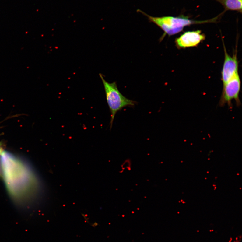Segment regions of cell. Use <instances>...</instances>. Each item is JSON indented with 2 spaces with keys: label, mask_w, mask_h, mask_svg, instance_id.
I'll return each mask as SVG.
<instances>
[{
  "label": "cell",
  "mask_w": 242,
  "mask_h": 242,
  "mask_svg": "<svg viewBox=\"0 0 242 242\" xmlns=\"http://www.w3.org/2000/svg\"><path fill=\"white\" fill-rule=\"evenodd\" d=\"M225 59L222 71V79L223 85L227 82L238 73V63L237 54L231 56L224 44Z\"/></svg>",
  "instance_id": "cell-6"
},
{
  "label": "cell",
  "mask_w": 242,
  "mask_h": 242,
  "mask_svg": "<svg viewBox=\"0 0 242 242\" xmlns=\"http://www.w3.org/2000/svg\"><path fill=\"white\" fill-rule=\"evenodd\" d=\"M205 38L201 30L186 32L176 39L175 43L179 48L195 47L204 40Z\"/></svg>",
  "instance_id": "cell-5"
},
{
  "label": "cell",
  "mask_w": 242,
  "mask_h": 242,
  "mask_svg": "<svg viewBox=\"0 0 242 242\" xmlns=\"http://www.w3.org/2000/svg\"><path fill=\"white\" fill-rule=\"evenodd\" d=\"M99 75L104 85L106 100L111 112V129L117 113L125 107H134L137 102L129 99L122 95L119 91L116 82L109 83L101 74Z\"/></svg>",
  "instance_id": "cell-3"
},
{
  "label": "cell",
  "mask_w": 242,
  "mask_h": 242,
  "mask_svg": "<svg viewBox=\"0 0 242 242\" xmlns=\"http://www.w3.org/2000/svg\"><path fill=\"white\" fill-rule=\"evenodd\" d=\"M139 12L148 18L149 22H153L160 28L164 32V34L160 38V41L162 40L166 35L169 36H172L180 33L183 30L184 27L194 24H202L208 23H213L217 21L220 15L210 20L205 21H197L190 19L188 16L183 15L177 17L166 16L161 17H154L148 15L138 9Z\"/></svg>",
  "instance_id": "cell-2"
},
{
  "label": "cell",
  "mask_w": 242,
  "mask_h": 242,
  "mask_svg": "<svg viewBox=\"0 0 242 242\" xmlns=\"http://www.w3.org/2000/svg\"><path fill=\"white\" fill-rule=\"evenodd\" d=\"M220 3L224 8V14L228 11H236L242 13V0H215Z\"/></svg>",
  "instance_id": "cell-7"
},
{
  "label": "cell",
  "mask_w": 242,
  "mask_h": 242,
  "mask_svg": "<svg viewBox=\"0 0 242 242\" xmlns=\"http://www.w3.org/2000/svg\"><path fill=\"white\" fill-rule=\"evenodd\" d=\"M2 177L9 194L17 203L29 201L37 189V181L28 164L3 151L1 156Z\"/></svg>",
  "instance_id": "cell-1"
},
{
  "label": "cell",
  "mask_w": 242,
  "mask_h": 242,
  "mask_svg": "<svg viewBox=\"0 0 242 242\" xmlns=\"http://www.w3.org/2000/svg\"><path fill=\"white\" fill-rule=\"evenodd\" d=\"M241 88V80L238 73L223 85V89L219 105L223 106L226 104L231 107L232 102L235 100L237 106L240 105L239 98Z\"/></svg>",
  "instance_id": "cell-4"
}]
</instances>
